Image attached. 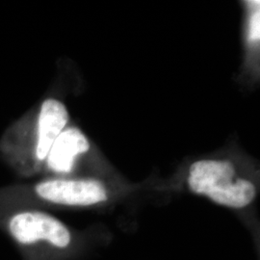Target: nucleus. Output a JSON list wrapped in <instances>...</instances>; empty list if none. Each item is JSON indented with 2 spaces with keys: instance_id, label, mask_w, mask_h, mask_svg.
<instances>
[{
  "instance_id": "1",
  "label": "nucleus",
  "mask_w": 260,
  "mask_h": 260,
  "mask_svg": "<svg viewBox=\"0 0 260 260\" xmlns=\"http://www.w3.org/2000/svg\"><path fill=\"white\" fill-rule=\"evenodd\" d=\"M187 184L196 195L231 209L251 205L257 194L256 186L251 180L242 177L231 161L222 159L194 162L188 171Z\"/></svg>"
},
{
  "instance_id": "2",
  "label": "nucleus",
  "mask_w": 260,
  "mask_h": 260,
  "mask_svg": "<svg viewBox=\"0 0 260 260\" xmlns=\"http://www.w3.org/2000/svg\"><path fill=\"white\" fill-rule=\"evenodd\" d=\"M3 228L23 260H42L46 251L69 250L74 235L65 223L50 214L27 209L11 214Z\"/></svg>"
},
{
  "instance_id": "3",
  "label": "nucleus",
  "mask_w": 260,
  "mask_h": 260,
  "mask_svg": "<svg viewBox=\"0 0 260 260\" xmlns=\"http://www.w3.org/2000/svg\"><path fill=\"white\" fill-rule=\"evenodd\" d=\"M69 111L65 104L56 99H47L42 103L35 122L33 143L26 156L18 166L22 175H33L46 162L48 152L57 137L69 122Z\"/></svg>"
},
{
  "instance_id": "4",
  "label": "nucleus",
  "mask_w": 260,
  "mask_h": 260,
  "mask_svg": "<svg viewBox=\"0 0 260 260\" xmlns=\"http://www.w3.org/2000/svg\"><path fill=\"white\" fill-rule=\"evenodd\" d=\"M32 191L43 202L66 206H91L108 200L105 184L90 177L49 178L38 182Z\"/></svg>"
},
{
  "instance_id": "5",
  "label": "nucleus",
  "mask_w": 260,
  "mask_h": 260,
  "mask_svg": "<svg viewBox=\"0 0 260 260\" xmlns=\"http://www.w3.org/2000/svg\"><path fill=\"white\" fill-rule=\"evenodd\" d=\"M90 142L79 128L66 127L57 137L46 159L48 171L58 175H69L75 168L77 157L88 152Z\"/></svg>"
},
{
  "instance_id": "6",
  "label": "nucleus",
  "mask_w": 260,
  "mask_h": 260,
  "mask_svg": "<svg viewBox=\"0 0 260 260\" xmlns=\"http://www.w3.org/2000/svg\"><path fill=\"white\" fill-rule=\"evenodd\" d=\"M249 40L252 44L258 43L260 38V13L259 10H255L249 21V31H248Z\"/></svg>"
}]
</instances>
